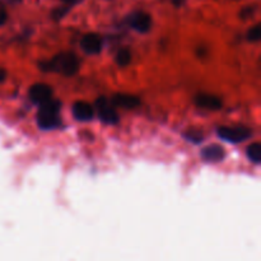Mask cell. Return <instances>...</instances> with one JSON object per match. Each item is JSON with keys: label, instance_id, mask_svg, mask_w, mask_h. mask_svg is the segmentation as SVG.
I'll list each match as a JSON object with an SVG mask.
<instances>
[{"label": "cell", "instance_id": "cell-15", "mask_svg": "<svg viewBox=\"0 0 261 261\" xmlns=\"http://www.w3.org/2000/svg\"><path fill=\"white\" fill-rule=\"evenodd\" d=\"M69 9H70V7H69V5H65V7L56 8V9L53 12V18L55 20L63 19V18L65 17V15L69 13Z\"/></svg>", "mask_w": 261, "mask_h": 261}, {"label": "cell", "instance_id": "cell-7", "mask_svg": "<svg viewBox=\"0 0 261 261\" xmlns=\"http://www.w3.org/2000/svg\"><path fill=\"white\" fill-rule=\"evenodd\" d=\"M81 47L88 55H97L102 51V38L97 33L84 35L81 40Z\"/></svg>", "mask_w": 261, "mask_h": 261}, {"label": "cell", "instance_id": "cell-8", "mask_svg": "<svg viewBox=\"0 0 261 261\" xmlns=\"http://www.w3.org/2000/svg\"><path fill=\"white\" fill-rule=\"evenodd\" d=\"M195 105L200 109L211 110V111H217L221 110L223 106V102L218 96H214L211 93H199L195 96Z\"/></svg>", "mask_w": 261, "mask_h": 261}, {"label": "cell", "instance_id": "cell-11", "mask_svg": "<svg viewBox=\"0 0 261 261\" xmlns=\"http://www.w3.org/2000/svg\"><path fill=\"white\" fill-rule=\"evenodd\" d=\"M111 103L116 107H121L125 110H133L140 105V99L137 96L126 93H116L112 96Z\"/></svg>", "mask_w": 261, "mask_h": 261}, {"label": "cell", "instance_id": "cell-10", "mask_svg": "<svg viewBox=\"0 0 261 261\" xmlns=\"http://www.w3.org/2000/svg\"><path fill=\"white\" fill-rule=\"evenodd\" d=\"M200 155L205 162L217 163L224 160V157H226V150H224V148L222 145L211 144L208 147L203 148Z\"/></svg>", "mask_w": 261, "mask_h": 261}, {"label": "cell", "instance_id": "cell-5", "mask_svg": "<svg viewBox=\"0 0 261 261\" xmlns=\"http://www.w3.org/2000/svg\"><path fill=\"white\" fill-rule=\"evenodd\" d=\"M126 22L130 25V28L138 33H148L152 28V17L148 13L142 12V10L127 15Z\"/></svg>", "mask_w": 261, "mask_h": 261}, {"label": "cell", "instance_id": "cell-3", "mask_svg": "<svg viewBox=\"0 0 261 261\" xmlns=\"http://www.w3.org/2000/svg\"><path fill=\"white\" fill-rule=\"evenodd\" d=\"M96 111L98 114L99 120L103 124L107 125H116L119 122V114L115 111L114 105L106 97H99L96 101Z\"/></svg>", "mask_w": 261, "mask_h": 261}, {"label": "cell", "instance_id": "cell-20", "mask_svg": "<svg viewBox=\"0 0 261 261\" xmlns=\"http://www.w3.org/2000/svg\"><path fill=\"white\" fill-rule=\"evenodd\" d=\"M5 78H7V73H5L4 69L0 68V83H2V82H4Z\"/></svg>", "mask_w": 261, "mask_h": 261}, {"label": "cell", "instance_id": "cell-22", "mask_svg": "<svg viewBox=\"0 0 261 261\" xmlns=\"http://www.w3.org/2000/svg\"><path fill=\"white\" fill-rule=\"evenodd\" d=\"M9 2H12V3H19L20 0H9Z\"/></svg>", "mask_w": 261, "mask_h": 261}, {"label": "cell", "instance_id": "cell-6", "mask_svg": "<svg viewBox=\"0 0 261 261\" xmlns=\"http://www.w3.org/2000/svg\"><path fill=\"white\" fill-rule=\"evenodd\" d=\"M28 96H30V99L35 105H42L47 102L48 99L53 98V89L45 83L33 84L30 88Z\"/></svg>", "mask_w": 261, "mask_h": 261}, {"label": "cell", "instance_id": "cell-9", "mask_svg": "<svg viewBox=\"0 0 261 261\" xmlns=\"http://www.w3.org/2000/svg\"><path fill=\"white\" fill-rule=\"evenodd\" d=\"M71 112L78 121H91L94 116V109L84 101H76L71 107Z\"/></svg>", "mask_w": 261, "mask_h": 261}, {"label": "cell", "instance_id": "cell-19", "mask_svg": "<svg viewBox=\"0 0 261 261\" xmlns=\"http://www.w3.org/2000/svg\"><path fill=\"white\" fill-rule=\"evenodd\" d=\"M60 2H63L64 4H66V5H69V7H71V5L79 4V3L83 2V0H60Z\"/></svg>", "mask_w": 261, "mask_h": 261}, {"label": "cell", "instance_id": "cell-2", "mask_svg": "<svg viewBox=\"0 0 261 261\" xmlns=\"http://www.w3.org/2000/svg\"><path fill=\"white\" fill-rule=\"evenodd\" d=\"M60 109L61 102L58 99H48L45 103L40 105L37 114V124L42 130L55 129L60 125Z\"/></svg>", "mask_w": 261, "mask_h": 261}, {"label": "cell", "instance_id": "cell-1", "mask_svg": "<svg viewBox=\"0 0 261 261\" xmlns=\"http://www.w3.org/2000/svg\"><path fill=\"white\" fill-rule=\"evenodd\" d=\"M79 65H81L79 59L76 58L75 54L70 53V51L58 54L51 60L38 64L41 70L59 73L65 76H71L78 73Z\"/></svg>", "mask_w": 261, "mask_h": 261}, {"label": "cell", "instance_id": "cell-21", "mask_svg": "<svg viewBox=\"0 0 261 261\" xmlns=\"http://www.w3.org/2000/svg\"><path fill=\"white\" fill-rule=\"evenodd\" d=\"M173 2V4L176 5V7H181V5H182V3H184V0H172Z\"/></svg>", "mask_w": 261, "mask_h": 261}, {"label": "cell", "instance_id": "cell-16", "mask_svg": "<svg viewBox=\"0 0 261 261\" xmlns=\"http://www.w3.org/2000/svg\"><path fill=\"white\" fill-rule=\"evenodd\" d=\"M185 138L193 143L203 142V134L200 132H196V130H189L185 134Z\"/></svg>", "mask_w": 261, "mask_h": 261}, {"label": "cell", "instance_id": "cell-12", "mask_svg": "<svg viewBox=\"0 0 261 261\" xmlns=\"http://www.w3.org/2000/svg\"><path fill=\"white\" fill-rule=\"evenodd\" d=\"M247 158L251 161L252 163H256L259 165L261 162V144L260 143H252L251 145H249L246 149Z\"/></svg>", "mask_w": 261, "mask_h": 261}, {"label": "cell", "instance_id": "cell-4", "mask_svg": "<svg viewBox=\"0 0 261 261\" xmlns=\"http://www.w3.org/2000/svg\"><path fill=\"white\" fill-rule=\"evenodd\" d=\"M218 137L221 139H223L224 142L233 143V144H237V143L245 142V140L249 139L252 135V133L250 132L247 127H219L218 129Z\"/></svg>", "mask_w": 261, "mask_h": 261}, {"label": "cell", "instance_id": "cell-14", "mask_svg": "<svg viewBox=\"0 0 261 261\" xmlns=\"http://www.w3.org/2000/svg\"><path fill=\"white\" fill-rule=\"evenodd\" d=\"M261 38V25L256 24L252 28H250L249 32H247V40L251 41V42H259Z\"/></svg>", "mask_w": 261, "mask_h": 261}, {"label": "cell", "instance_id": "cell-13", "mask_svg": "<svg viewBox=\"0 0 261 261\" xmlns=\"http://www.w3.org/2000/svg\"><path fill=\"white\" fill-rule=\"evenodd\" d=\"M115 61L119 66L124 68V66H127L130 63H132V53L127 48H121V50L117 51L116 56H115Z\"/></svg>", "mask_w": 261, "mask_h": 261}, {"label": "cell", "instance_id": "cell-17", "mask_svg": "<svg viewBox=\"0 0 261 261\" xmlns=\"http://www.w3.org/2000/svg\"><path fill=\"white\" fill-rule=\"evenodd\" d=\"M255 10H256V7H251V5H247V7H245L244 9L240 12V17H241L242 19H247V18L252 17V15L255 14Z\"/></svg>", "mask_w": 261, "mask_h": 261}, {"label": "cell", "instance_id": "cell-18", "mask_svg": "<svg viewBox=\"0 0 261 261\" xmlns=\"http://www.w3.org/2000/svg\"><path fill=\"white\" fill-rule=\"evenodd\" d=\"M7 19H8L7 12H5L4 9H2V8H0V25L4 24V23L7 22Z\"/></svg>", "mask_w": 261, "mask_h": 261}]
</instances>
